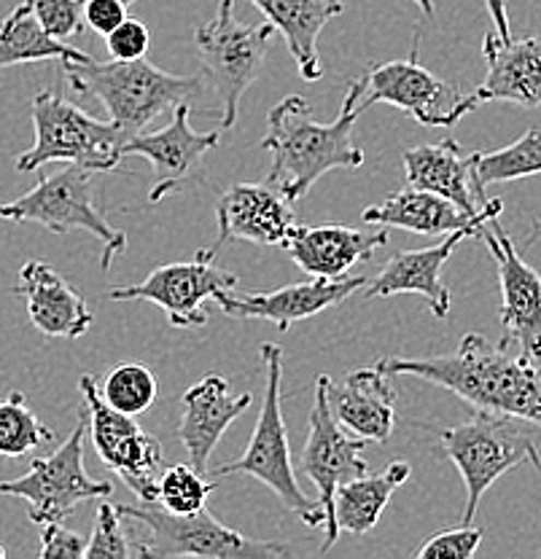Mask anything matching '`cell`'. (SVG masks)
Listing matches in <instances>:
<instances>
[{"label":"cell","mask_w":541,"mask_h":559,"mask_svg":"<svg viewBox=\"0 0 541 559\" xmlns=\"http://www.w3.org/2000/svg\"><path fill=\"white\" fill-rule=\"evenodd\" d=\"M388 377H417L439 384L474 409L517 417L541 428V366L526 355H509L482 334H467L450 355L377 360Z\"/></svg>","instance_id":"obj_1"},{"label":"cell","mask_w":541,"mask_h":559,"mask_svg":"<svg viewBox=\"0 0 541 559\" xmlns=\"http://www.w3.org/2000/svg\"><path fill=\"white\" fill-rule=\"evenodd\" d=\"M361 79L348 84L342 110L334 121L321 124L313 119L310 103L291 95L270 110V130L261 138V148L270 151L267 183L291 202L310 194L313 186L331 170H356L364 165V151L353 143L361 110Z\"/></svg>","instance_id":"obj_2"},{"label":"cell","mask_w":541,"mask_h":559,"mask_svg":"<svg viewBox=\"0 0 541 559\" xmlns=\"http://www.w3.org/2000/svg\"><path fill=\"white\" fill-rule=\"evenodd\" d=\"M75 95H90L106 105L110 124L132 138L165 110L186 103L200 90V75L165 73L149 60L62 62Z\"/></svg>","instance_id":"obj_3"},{"label":"cell","mask_w":541,"mask_h":559,"mask_svg":"<svg viewBox=\"0 0 541 559\" xmlns=\"http://www.w3.org/2000/svg\"><path fill=\"white\" fill-rule=\"evenodd\" d=\"M259 360L264 366V401H261L259 419H256V430L248 441V450L243 457L230 460L221 468L219 476L232 474H248L259 479L261 485L272 489L291 514L299 516L307 527H324V511L318 500H307L302 492L299 481L294 474V460H291L289 444V425L283 417V399H281V382H283V349L281 345L264 342L259 347Z\"/></svg>","instance_id":"obj_4"},{"label":"cell","mask_w":541,"mask_h":559,"mask_svg":"<svg viewBox=\"0 0 541 559\" xmlns=\"http://www.w3.org/2000/svg\"><path fill=\"white\" fill-rule=\"evenodd\" d=\"M442 450L456 463L463 485H467V506H463L461 524H471L482 495L498 481L506 471L517 465L541 468V454L526 423L517 417L493 415V412L474 409L467 423L456 428L436 430Z\"/></svg>","instance_id":"obj_5"},{"label":"cell","mask_w":541,"mask_h":559,"mask_svg":"<svg viewBox=\"0 0 541 559\" xmlns=\"http://www.w3.org/2000/svg\"><path fill=\"white\" fill-rule=\"evenodd\" d=\"M121 516L141 524L145 535L132 546V555L143 559L208 557V559H264L289 557L291 549L275 540H254L237 530L213 520L205 509L197 514H173L156 500L138 506H119Z\"/></svg>","instance_id":"obj_6"},{"label":"cell","mask_w":541,"mask_h":559,"mask_svg":"<svg viewBox=\"0 0 541 559\" xmlns=\"http://www.w3.org/2000/svg\"><path fill=\"white\" fill-rule=\"evenodd\" d=\"M92 175L84 165H68L55 175H40L38 183L14 202L0 205V218L16 224H38L51 235H71L81 229L103 242L101 266L110 270L116 255L127 250V235L108 224L92 197Z\"/></svg>","instance_id":"obj_7"},{"label":"cell","mask_w":541,"mask_h":559,"mask_svg":"<svg viewBox=\"0 0 541 559\" xmlns=\"http://www.w3.org/2000/svg\"><path fill=\"white\" fill-rule=\"evenodd\" d=\"M33 127L36 143L16 159V173H36L49 162L84 165L95 173L119 167L125 135L110 121L84 114L51 90L33 97Z\"/></svg>","instance_id":"obj_8"},{"label":"cell","mask_w":541,"mask_h":559,"mask_svg":"<svg viewBox=\"0 0 541 559\" xmlns=\"http://www.w3.org/2000/svg\"><path fill=\"white\" fill-rule=\"evenodd\" d=\"M275 27L243 25L235 20V0H221L219 14L195 31L202 70L221 103V132L237 124L243 95L259 75Z\"/></svg>","instance_id":"obj_9"},{"label":"cell","mask_w":541,"mask_h":559,"mask_svg":"<svg viewBox=\"0 0 541 559\" xmlns=\"http://www.w3.org/2000/svg\"><path fill=\"white\" fill-rule=\"evenodd\" d=\"M84 433L86 415L81 409L73 433L51 452L49 457H36L25 476L0 481V492L27 500L31 522L49 524L66 522L86 500L108 498L114 492L110 481H97L84 468Z\"/></svg>","instance_id":"obj_10"},{"label":"cell","mask_w":541,"mask_h":559,"mask_svg":"<svg viewBox=\"0 0 541 559\" xmlns=\"http://www.w3.org/2000/svg\"><path fill=\"white\" fill-rule=\"evenodd\" d=\"M361 110L377 103L393 105L428 130L456 127L480 105L474 95H463L417 62V40L407 60L377 62L369 68V73L361 75Z\"/></svg>","instance_id":"obj_11"},{"label":"cell","mask_w":541,"mask_h":559,"mask_svg":"<svg viewBox=\"0 0 541 559\" xmlns=\"http://www.w3.org/2000/svg\"><path fill=\"white\" fill-rule=\"evenodd\" d=\"M79 390L97 457L141 498V503L156 500V479L162 471L160 439L145 433L136 417L110 409L101 399V388L92 374H81Z\"/></svg>","instance_id":"obj_12"},{"label":"cell","mask_w":541,"mask_h":559,"mask_svg":"<svg viewBox=\"0 0 541 559\" xmlns=\"http://www.w3.org/2000/svg\"><path fill=\"white\" fill-rule=\"evenodd\" d=\"M364 439H351L348 430L337 423L331 415L329 404H326L324 374L316 380V401L310 409V433H307V444L302 450L299 465L305 471L307 479L318 489V503L324 511V544L321 555L331 549L340 538V530L334 522V492L337 487L345 481L356 479V476L369 474V463L364 454Z\"/></svg>","instance_id":"obj_13"},{"label":"cell","mask_w":541,"mask_h":559,"mask_svg":"<svg viewBox=\"0 0 541 559\" xmlns=\"http://www.w3.org/2000/svg\"><path fill=\"white\" fill-rule=\"evenodd\" d=\"M237 285V275L219 270L213 261L195 255L191 261L156 266L149 277L125 288H110L114 301H149L165 310L173 329H202L211 320L205 310L208 299H216L219 290Z\"/></svg>","instance_id":"obj_14"},{"label":"cell","mask_w":541,"mask_h":559,"mask_svg":"<svg viewBox=\"0 0 541 559\" xmlns=\"http://www.w3.org/2000/svg\"><path fill=\"white\" fill-rule=\"evenodd\" d=\"M474 237H480L496 259L498 283H502L504 336L498 345H517L520 355L541 360V275L520 259L498 215L482 221Z\"/></svg>","instance_id":"obj_15"},{"label":"cell","mask_w":541,"mask_h":559,"mask_svg":"<svg viewBox=\"0 0 541 559\" xmlns=\"http://www.w3.org/2000/svg\"><path fill=\"white\" fill-rule=\"evenodd\" d=\"M189 103H178L173 108V119L165 130L138 132L127 138L121 145V159L127 156H143L154 165L156 183L151 189L149 202L156 205L165 197L176 194L195 178H202L208 151H213L221 140V130L216 132H195L189 124Z\"/></svg>","instance_id":"obj_16"},{"label":"cell","mask_w":541,"mask_h":559,"mask_svg":"<svg viewBox=\"0 0 541 559\" xmlns=\"http://www.w3.org/2000/svg\"><path fill=\"white\" fill-rule=\"evenodd\" d=\"M219 240L202 248L200 259L213 261L232 240L254 245H283L296 226L294 207L283 191L270 183H237L226 189L216 202Z\"/></svg>","instance_id":"obj_17"},{"label":"cell","mask_w":541,"mask_h":559,"mask_svg":"<svg viewBox=\"0 0 541 559\" xmlns=\"http://www.w3.org/2000/svg\"><path fill=\"white\" fill-rule=\"evenodd\" d=\"M369 277L345 275V277H316L310 283L286 285V288L270 290V294H232L219 290L216 301L226 318L235 320H267L278 325V331H289L299 320L316 318L331 307L351 299L356 290L366 285Z\"/></svg>","instance_id":"obj_18"},{"label":"cell","mask_w":541,"mask_h":559,"mask_svg":"<svg viewBox=\"0 0 541 559\" xmlns=\"http://www.w3.org/2000/svg\"><path fill=\"white\" fill-rule=\"evenodd\" d=\"M326 404L342 428L358 439L386 444L397 425V390L380 364L353 369L342 382L324 374Z\"/></svg>","instance_id":"obj_19"},{"label":"cell","mask_w":541,"mask_h":559,"mask_svg":"<svg viewBox=\"0 0 541 559\" xmlns=\"http://www.w3.org/2000/svg\"><path fill=\"white\" fill-rule=\"evenodd\" d=\"M474 235L477 229H456L445 235L442 242L432 245V248L399 250V253H393L386 261V266L377 272V277L366 280L364 296L366 299H377V296L388 299V296L397 294H421L434 318L445 320L447 312H450L452 294L442 283V266L447 264L458 242Z\"/></svg>","instance_id":"obj_20"},{"label":"cell","mask_w":541,"mask_h":559,"mask_svg":"<svg viewBox=\"0 0 541 559\" xmlns=\"http://www.w3.org/2000/svg\"><path fill=\"white\" fill-rule=\"evenodd\" d=\"M254 404L251 393H230V382L224 377H205L197 384H191L180 395V423L178 439L189 454L191 465L200 474H208V460L219 447L221 436L226 433L237 417L246 415L248 406Z\"/></svg>","instance_id":"obj_21"},{"label":"cell","mask_w":541,"mask_h":559,"mask_svg":"<svg viewBox=\"0 0 541 559\" xmlns=\"http://www.w3.org/2000/svg\"><path fill=\"white\" fill-rule=\"evenodd\" d=\"M477 154L480 151L461 148L452 138L407 148L401 154L407 183L412 189L434 191L471 215L482 213L491 200L485 197V189L477 183Z\"/></svg>","instance_id":"obj_22"},{"label":"cell","mask_w":541,"mask_h":559,"mask_svg":"<svg viewBox=\"0 0 541 559\" xmlns=\"http://www.w3.org/2000/svg\"><path fill=\"white\" fill-rule=\"evenodd\" d=\"M383 245H388L386 226H380V231H361L340 224H296L281 248L305 275L334 280L345 277L358 261L372 259Z\"/></svg>","instance_id":"obj_23"},{"label":"cell","mask_w":541,"mask_h":559,"mask_svg":"<svg viewBox=\"0 0 541 559\" xmlns=\"http://www.w3.org/2000/svg\"><path fill=\"white\" fill-rule=\"evenodd\" d=\"M14 294L25 299L33 325L49 340H79L90 331L92 310L84 296L44 261L22 264Z\"/></svg>","instance_id":"obj_24"},{"label":"cell","mask_w":541,"mask_h":559,"mask_svg":"<svg viewBox=\"0 0 541 559\" xmlns=\"http://www.w3.org/2000/svg\"><path fill=\"white\" fill-rule=\"evenodd\" d=\"M482 55L487 75L477 92H471L477 103H515L522 108L541 105V33L509 40L487 33Z\"/></svg>","instance_id":"obj_25"},{"label":"cell","mask_w":541,"mask_h":559,"mask_svg":"<svg viewBox=\"0 0 541 559\" xmlns=\"http://www.w3.org/2000/svg\"><path fill=\"white\" fill-rule=\"evenodd\" d=\"M504 202L491 200L482 213L471 215L456 202L445 200V197L434 194V191L423 189H407L393 191L386 202L372 205L361 213V221L372 226H386V229H404L412 235H450L456 229H477L482 221L502 215Z\"/></svg>","instance_id":"obj_26"},{"label":"cell","mask_w":541,"mask_h":559,"mask_svg":"<svg viewBox=\"0 0 541 559\" xmlns=\"http://www.w3.org/2000/svg\"><path fill=\"white\" fill-rule=\"evenodd\" d=\"M267 16L278 33H283L299 75L305 81H321L324 66L318 57V38L334 16L345 11L342 0H248Z\"/></svg>","instance_id":"obj_27"},{"label":"cell","mask_w":541,"mask_h":559,"mask_svg":"<svg viewBox=\"0 0 541 559\" xmlns=\"http://www.w3.org/2000/svg\"><path fill=\"white\" fill-rule=\"evenodd\" d=\"M412 476V465L407 460H393L383 474H364L345 481L334 492V522L340 533L366 535L383 511L391 503V495Z\"/></svg>","instance_id":"obj_28"},{"label":"cell","mask_w":541,"mask_h":559,"mask_svg":"<svg viewBox=\"0 0 541 559\" xmlns=\"http://www.w3.org/2000/svg\"><path fill=\"white\" fill-rule=\"evenodd\" d=\"M84 62L90 55L75 46L62 44L51 38L40 27V22L33 14L31 0H22L3 22H0V68L11 66H31V62Z\"/></svg>","instance_id":"obj_29"},{"label":"cell","mask_w":541,"mask_h":559,"mask_svg":"<svg viewBox=\"0 0 541 559\" xmlns=\"http://www.w3.org/2000/svg\"><path fill=\"white\" fill-rule=\"evenodd\" d=\"M477 183L482 189L506 180L531 178L541 173V127H531L520 140L498 151H480L477 154Z\"/></svg>","instance_id":"obj_30"},{"label":"cell","mask_w":541,"mask_h":559,"mask_svg":"<svg viewBox=\"0 0 541 559\" xmlns=\"http://www.w3.org/2000/svg\"><path fill=\"white\" fill-rule=\"evenodd\" d=\"M97 388H101V399L110 409L138 417L151 409L160 384H156L154 371L149 366L138 364V360H125V364H116L106 380L97 382Z\"/></svg>","instance_id":"obj_31"},{"label":"cell","mask_w":541,"mask_h":559,"mask_svg":"<svg viewBox=\"0 0 541 559\" xmlns=\"http://www.w3.org/2000/svg\"><path fill=\"white\" fill-rule=\"evenodd\" d=\"M55 433L49 425L40 423V417L31 409L22 393H11L0 401V454L3 457H22V454L49 444Z\"/></svg>","instance_id":"obj_32"},{"label":"cell","mask_w":541,"mask_h":559,"mask_svg":"<svg viewBox=\"0 0 541 559\" xmlns=\"http://www.w3.org/2000/svg\"><path fill=\"white\" fill-rule=\"evenodd\" d=\"M216 485L208 481L195 465H170L160 471L156 479V503L173 514H197L205 509L208 498L213 495Z\"/></svg>","instance_id":"obj_33"},{"label":"cell","mask_w":541,"mask_h":559,"mask_svg":"<svg viewBox=\"0 0 541 559\" xmlns=\"http://www.w3.org/2000/svg\"><path fill=\"white\" fill-rule=\"evenodd\" d=\"M125 516H121L119 506L110 503L108 498H101L97 506L95 530L86 538V559H127L132 557V544L127 538L125 527H121Z\"/></svg>","instance_id":"obj_34"},{"label":"cell","mask_w":541,"mask_h":559,"mask_svg":"<svg viewBox=\"0 0 541 559\" xmlns=\"http://www.w3.org/2000/svg\"><path fill=\"white\" fill-rule=\"evenodd\" d=\"M31 3L40 27H44L51 38L66 40L84 33V16H81L84 0H31Z\"/></svg>","instance_id":"obj_35"},{"label":"cell","mask_w":541,"mask_h":559,"mask_svg":"<svg viewBox=\"0 0 541 559\" xmlns=\"http://www.w3.org/2000/svg\"><path fill=\"white\" fill-rule=\"evenodd\" d=\"M482 544V530L474 524H461L456 530H445L428 538L415 551L417 559H471Z\"/></svg>","instance_id":"obj_36"},{"label":"cell","mask_w":541,"mask_h":559,"mask_svg":"<svg viewBox=\"0 0 541 559\" xmlns=\"http://www.w3.org/2000/svg\"><path fill=\"white\" fill-rule=\"evenodd\" d=\"M106 46L110 60H143L149 55L151 31L145 27V22L127 16L106 35Z\"/></svg>","instance_id":"obj_37"},{"label":"cell","mask_w":541,"mask_h":559,"mask_svg":"<svg viewBox=\"0 0 541 559\" xmlns=\"http://www.w3.org/2000/svg\"><path fill=\"white\" fill-rule=\"evenodd\" d=\"M44 533H40V559H84L86 538L84 535L68 530L62 522H49L40 524Z\"/></svg>","instance_id":"obj_38"},{"label":"cell","mask_w":541,"mask_h":559,"mask_svg":"<svg viewBox=\"0 0 541 559\" xmlns=\"http://www.w3.org/2000/svg\"><path fill=\"white\" fill-rule=\"evenodd\" d=\"M81 16H84V27L106 38L119 22L127 20V5L121 0H84Z\"/></svg>","instance_id":"obj_39"},{"label":"cell","mask_w":541,"mask_h":559,"mask_svg":"<svg viewBox=\"0 0 541 559\" xmlns=\"http://www.w3.org/2000/svg\"><path fill=\"white\" fill-rule=\"evenodd\" d=\"M487 14H491L493 25H496V33L502 40L511 38V25H509V11H506V0H485Z\"/></svg>","instance_id":"obj_40"},{"label":"cell","mask_w":541,"mask_h":559,"mask_svg":"<svg viewBox=\"0 0 541 559\" xmlns=\"http://www.w3.org/2000/svg\"><path fill=\"white\" fill-rule=\"evenodd\" d=\"M537 240H541V221H533V224H531V235H528V245H533Z\"/></svg>","instance_id":"obj_41"},{"label":"cell","mask_w":541,"mask_h":559,"mask_svg":"<svg viewBox=\"0 0 541 559\" xmlns=\"http://www.w3.org/2000/svg\"><path fill=\"white\" fill-rule=\"evenodd\" d=\"M415 3L421 5V11H423V14H426L428 20H432V16H434V0H415Z\"/></svg>","instance_id":"obj_42"},{"label":"cell","mask_w":541,"mask_h":559,"mask_svg":"<svg viewBox=\"0 0 541 559\" xmlns=\"http://www.w3.org/2000/svg\"><path fill=\"white\" fill-rule=\"evenodd\" d=\"M121 3H125L127 9H130V5H132V3H138V0H121Z\"/></svg>","instance_id":"obj_43"}]
</instances>
